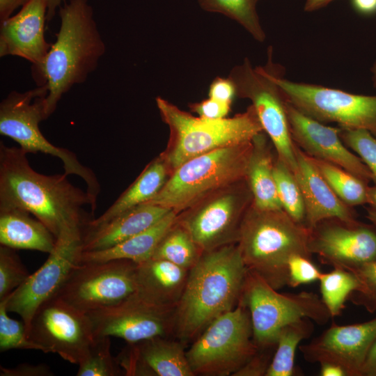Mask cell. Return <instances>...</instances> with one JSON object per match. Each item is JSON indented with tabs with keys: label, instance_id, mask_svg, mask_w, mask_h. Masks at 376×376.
I'll return each mask as SVG.
<instances>
[{
	"label": "cell",
	"instance_id": "6da1fadb",
	"mask_svg": "<svg viewBox=\"0 0 376 376\" xmlns=\"http://www.w3.org/2000/svg\"><path fill=\"white\" fill-rule=\"evenodd\" d=\"M21 148L0 142V206L29 212L56 237L63 230H85L96 206L88 193L74 186L67 175H45L29 164Z\"/></svg>",
	"mask_w": 376,
	"mask_h": 376
},
{
	"label": "cell",
	"instance_id": "7a4b0ae2",
	"mask_svg": "<svg viewBox=\"0 0 376 376\" xmlns=\"http://www.w3.org/2000/svg\"><path fill=\"white\" fill-rule=\"evenodd\" d=\"M246 272L237 243L203 252L189 270L175 308V337L185 345L216 318L235 308Z\"/></svg>",
	"mask_w": 376,
	"mask_h": 376
},
{
	"label": "cell",
	"instance_id": "3957f363",
	"mask_svg": "<svg viewBox=\"0 0 376 376\" xmlns=\"http://www.w3.org/2000/svg\"><path fill=\"white\" fill-rule=\"evenodd\" d=\"M59 16L56 41L42 64L32 67L38 86L47 88V118L55 111L63 95L86 81L106 51L88 0L65 1L59 8Z\"/></svg>",
	"mask_w": 376,
	"mask_h": 376
},
{
	"label": "cell",
	"instance_id": "277c9868",
	"mask_svg": "<svg viewBox=\"0 0 376 376\" xmlns=\"http://www.w3.org/2000/svg\"><path fill=\"white\" fill-rule=\"evenodd\" d=\"M310 233V228L283 209L261 210L251 203L242 220L237 243L246 269L279 290L288 285L291 256L311 258Z\"/></svg>",
	"mask_w": 376,
	"mask_h": 376
},
{
	"label": "cell",
	"instance_id": "5b68a950",
	"mask_svg": "<svg viewBox=\"0 0 376 376\" xmlns=\"http://www.w3.org/2000/svg\"><path fill=\"white\" fill-rule=\"evenodd\" d=\"M155 100L169 128L168 146L161 156L171 172L194 157L250 142L264 132L252 105L233 117L212 120L194 116L161 97Z\"/></svg>",
	"mask_w": 376,
	"mask_h": 376
},
{
	"label": "cell",
	"instance_id": "8992f818",
	"mask_svg": "<svg viewBox=\"0 0 376 376\" xmlns=\"http://www.w3.org/2000/svg\"><path fill=\"white\" fill-rule=\"evenodd\" d=\"M252 141L214 150L183 162L147 203L178 214L214 192L245 180Z\"/></svg>",
	"mask_w": 376,
	"mask_h": 376
},
{
	"label": "cell",
	"instance_id": "52a82bcc",
	"mask_svg": "<svg viewBox=\"0 0 376 376\" xmlns=\"http://www.w3.org/2000/svg\"><path fill=\"white\" fill-rule=\"evenodd\" d=\"M47 93L45 85L24 92H10L0 103V134L12 139L28 154L40 152L59 158L64 173L81 178L97 206L100 185L94 172L80 163L74 152L50 143L40 130L39 123L47 119L45 100Z\"/></svg>",
	"mask_w": 376,
	"mask_h": 376
},
{
	"label": "cell",
	"instance_id": "ba28073f",
	"mask_svg": "<svg viewBox=\"0 0 376 376\" xmlns=\"http://www.w3.org/2000/svg\"><path fill=\"white\" fill-rule=\"evenodd\" d=\"M239 302L249 312L253 338L259 348L275 347L278 334L290 323L308 318L324 324L331 318L315 293H281L248 269Z\"/></svg>",
	"mask_w": 376,
	"mask_h": 376
},
{
	"label": "cell",
	"instance_id": "9c48e42d",
	"mask_svg": "<svg viewBox=\"0 0 376 376\" xmlns=\"http://www.w3.org/2000/svg\"><path fill=\"white\" fill-rule=\"evenodd\" d=\"M247 308L239 302L213 320L186 352L194 375H233L258 350Z\"/></svg>",
	"mask_w": 376,
	"mask_h": 376
},
{
	"label": "cell",
	"instance_id": "30bf717a",
	"mask_svg": "<svg viewBox=\"0 0 376 376\" xmlns=\"http://www.w3.org/2000/svg\"><path fill=\"white\" fill-rule=\"evenodd\" d=\"M287 100L306 116L346 130L363 129L376 136V95L351 93L323 86L284 79L265 67Z\"/></svg>",
	"mask_w": 376,
	"mask_h": 376
},
{
	"label": "cell",
	"instance_id": "8fae6325",
	"mask_svg": "<svg viewBox=\"0 0 376 376\" xmlns=\"http://www.w3.org/2000/svg\"><path fill=\"white\" fill-rule=\"evenodd\" d=\"M253 201L245 180L225 187L178 214L177 222L203 252L237 243L243 217Z\"/></svg>",
	"mask_w": 376,
	"mask_h": 376
},
{
	"label": "cell",
	"instance_id": "7c38bea8",
	"mask_svg": "<svg viewBox=\"0 0 376 376\" xmlns=\"http://www.w3.org/2000/svg\"><path fill=\"white\" fill-rule=\"evenodd\" d=\"M236 96L251 102L264 132L270 139L277 157L294 173L297 169L294 143L286 110V98L265 67L253 68L249 58L230 70Z\"/></svg>",
	"mask_w": 376,
	"mask_h": 376
},
{
	"label": "cell",
	"instance_id": "4fadbf2b",
	"mask_svg": "<svg viewBox=\"0 0 376 376\" xmlns=\"http://www.w3.org/2000/svg\"><path fill=\"white\" fill-rule=\"evenodd\" d=\"M136 266L124 259L80 263L55 295L86 313L116 305L136 292Z\"/></svg>",
	"mask_w": 376,
	"mask_h": 376
},
{
	"label": "cell",
	"instance_id": "5bb4252c",
	"mask_svg": "<svg viewBox=\"0 0 376 376\" xmlns=\"http://www.w3.org/2000/svg\"><path fill=\"white\" fill-rule=\"evenodd\" d=\"M84 233L80 228L62 230L43 265L9 295L8 311L22 318L26 335L38 308L58 292L81 263Z\"/></svg>",
	"mask_w": 376,
	"mask_h": 376
},
{
	"label": "cell",
	"instance_id": "9a60e30c",
	"mask_svg": "<svg viewBox=\"0 0 376 376\" xmlns=\"http://www.w3.org/2000/svg\"><path fill=\"white\" fill-rule=\"evenodd\" d=\"M27 336L43 347L45 353L57 354L63 359L77 365L95 339L88 313L57 295L48 299L38 308Z\"/></svg>",
	"mask_w": 376,
	"mask_h": 376
},
{
	"label": "cell",
	"instance_id": "2e32d148",
	"mask_svg": "<svg viewBox=\"0 0 376 376\" xmlns=\"http://www.w3.org/2000/svg\"><path fill=\"white\" fill-rule=\"evenodd\" d=\"M175 308L148 302L134 293L116 305L88 315L95 337H118L133 344L173 334Z\"/></svg>",
	"mask_w": 376,
	"mask_h": 376
},
{
	"label": "cell",
	"instance_id": "e0dca14e",
	"mask_svg": "<svg viewBox=\"0 0 376 376\" xmlns=\"http://www.w3.org/2000/svg\"><path fill=\"white\" fill-rule=\"evenodd\" d=\"M308 246L322 263L352 271L376 258V227L326 220L311 229Z\"/></svg>",
	"mask_w": 376,
	"mask_h": 376
},
{
	"label": "cell",
	"instance_id": "ac0fdd59",
	"mask_svg": "<svg viewBox=\"0 0 376 376\" xmlns=\"http://www.w3.org/2000/svg\"><path fill=\"white\" fill-rule=\"evenodd\" d=\"M375 340L376 316L363 322L347 325L333 323L320 336L299 345V349L309 363H334L342 367L347 376H361Z\"/></svg>",
	"mask_w": 376,
	"mask_h": 376
},
{
	"label": "cell",
	"instance_id": "d6986e66",
	"mask_svg": "<svg viewBox=\"0 0 376 376\" xmlns=\"http://www.w3.org/2000/svg\"><path fill=\"white\" fill-rule=\"evenodd\" d=\"M286 110L292 139L306 154L338 166L367 184L372 181L367 166L345 146L340 127L327 126L306 116L287 99Z\"/></svg>",
	"mask_w": 376,
	"mask_h": 376
},
{
	"label": "cell",
	"instance_id": "ffe728a7",
	"mask_svg": "<svg viewBox=\"0 0 376 376\" xmlns=\"http://www.w3.org/2000/svg\"><path fill=\"white\" fill-rule=\"evenodd\" d=\"M47 12V0H30L16 15L1 22L0 56H19L32 67L42 64L52 45L45 37Z\"/></svg>",
	"mask_w": 376,
	"mask_h": 376
},
{
	"label": "cell",
	"instance_id": "44dd1931",
	"mask_svg": "<svg viewBox=\"0 0 376 376\" xmlns=\"http://www.w3.org/2000/svg\"><path fill=\"white\" fill-rule=\"evenodd\" d=\"M116 359L128 375H194L185 345L179 340H170L168 336L128 344Z\"/></svg>",
	"mask_w": 376,
	"mask_h": 376
},
{
	"label": "cell",
	"instance_id": "7402d4cb",
	"mask_svg": "<svg viewBox=\"0 0 376 376\" xmlns=\"http://www.w3.org/2000/svg\"><path fill=\"white\" fill-rule=\"evenodd\" d=\"M297 169L293 173L305 205L304 225L310 229L322 221L335 219L347 224L359 223L350 206L343 203L323 178L312 158L296 144Z\"/></svg>",
	"mask_w": 376,
	"mask_h": 376
},
{
	"label": "cell",
	"instance_id": "603a6c76",
	"mask_svg": "<svg viewBox=\"0 0 376 376\" xmlns=\"http://www.w3.org/2000/svg\"><path fill=\"white\" fill-rule=\"evenodd\" d=\"M171 210L145 203L134 207L96 228H86L83 251H95L112 247L150 228Z\"/></svg>",
	"mask_w": 376,
	"mask_h": 376
},
{
	"label": "cell",
	"instance_id": "cb8c5ba5",
	"mask_svg": "<svg viewBox=\"0 0 376 376\" xmlns=\"http://www.w3.org/2000/svg\"><path fill=\"white\" fill-rule=\"evenodd\" d=\"M189 270L165 260L150 258L137 263L136 292L139 298L162 306H176Z\"/></svg>",
	"mask_w": 376,
	"mask_h": 376
},
{
	"label": "cell",
	"instance_id": "d4e9b609",
	"mask_svg": "<svg viewBox=\"0 0 376 376\" xmlns=\"http://www.w3.org/2000/svg\"><path fill=\"white\" fill-rule=\"evenodd\" d=\"M56 237L38 219L22 209L0 206V244L13 249L49 253Z\"/></svg>",
	"mask_w": 376,
	"mask_h": 376
},
{
	"label": "cell",
	"instance_id": "484cf974",
	"mask_svg": "<svg viewBox=\"0 0 376 376\" xmlns=\"http://www.w3.org/2000/svg\"><path fill=\"white\" fill-rule=\"evenodd\" d=\"M171 171L159 155L150 162L137 178L99 217L93 219L86 228L101 226L120 214L154 198L168 180Z\"/></svg>",
	"mask_w": 376,
	"mask_h": 376
},
{
	"label": "cell",
	"instance_id": "4316f807",
	"mask_svg": "<svg viewBox=\"0 0 376 376\" xmlns=\"http://www.w3.org/2000/svg\"><path fill=\"white\" fill-rule=\"evenodd\" d=\"M178 214L169 211L161 220L134 236L104 250L83 251L81 263L129 260L140 263L152 258L158 244L176 223Z\"/></svg>",
	"mask_w": 376,
	"mask_h": 376
},
{
	"label": "cell",
	"instance_id": "83f0119b",
	"mask_svg": "<svg viewBox=\"0 0 376 376\" xmlns=\"http://www.w3.org/2000/svg\"><path fill=\"white\" fill-rule=\"evenodd\" d=\"M252 143L246 175L252 204L261 210H281L273 172L274 159L265 132L255 136Z\"/></svg>",
	"mask_w": 376,
	"mask_h": 376
},
{
	"label": "cell",
	"instance_id": "f1b7e54d",
	"mask_svg": "<svg viewBox=\"0 0 376 376\" xmlns=\"http://www.w3.org/2000/svg\"><path fill=\"white\" fill-rule=\"evenodd\" d=\"M314 330L313 321L303 318L283 327L278 334L275 351L265 376H292L295 374V354L301 341Z\"/></svg>",
	"mask_w": 376,
	"mask_h": 376
},
{
	"label": "cell",
	"instance_id": "f546056e",
	"mask_svg": "<svg viewBox=\"0 0 376 376\" xmlns=\"http://www.w3.org/2000/svg\"><path fill=\"white\" fill-rule=\"evenodd\" d=\"M203 253L189 233L176 221L158 244L152 258L165 260L190 270Z\"/></svg>",
	"mask_w": 376,
	"mask_h": 376
},
{
	"label": "cell",
	"instance_id": "4dcf8cb0",
	"mask_svg": "<svg viewBox=\"0 0 376 376\" xmlns=\"http://www.w3.org/2000/svg\"><path fill=\"white\" fill-rule=\"evenodd\" d=\"M311 158L323 178L343 203L350 207L367 203L366 182L338 166Z\"/></svg>",
	"mask_w": 376,
	"mask_h": 376
},
{
	"label": "cell",
	"instance_id": "1f68e13d",
	"mask_svg": "<svg viewBox=\"0 0 376 376\" xmlns=\"http://www.w3.org/2000/svg\"><path fill=\"white\" fill-rule=\"evenodd\" d=\"M318 281L321 299L331 318L341 313L345 301L359 287L355 274L340 267H334L331 272L322 273Z\"/></svg>",
	"mask_w": 376,
	"mask_h": 376
},
{
	"label": "cell",
	"instance_id": "d6a6232c",
	"mask_svg": "<svg viewBox=\"0 0 376 376\" xmlns=\"http://www.w3.org/2000/svg\"><path fill=\"white\" fill-rule=\"evenodd\" d=\"M198 2L205 10L219 13L236 21L258 42L265 40L266 35L254 0H198Z\"/></svg>",
	"mask_w": 376,
	"mask_h": 376
},
{
	"label": "cell",
	"instance_id": "836d02e7",
	"mask_svg": "<svg viewBox=\"0 0 376 376\" xmlns=\"http://www.w3.org/2000/svg\"><path fill=\"white\" fill-rule=\"evenodd\" d=\"M273 172L278 196L283 210L294 221L304 224V201L293 173L278 157L274 159Z\"/></svg>",
	"mask_w": 376,
	"mask_h": 376
},
{
	"label": "cell",
	"instance_id": "e575fe53",
	"mask_svg": "<svg viewBox=\"0 0 376 376\" xmlns=\"http://www.w3.org/2000/svg\"><path fill=\"white\" fill-rule=\"evenodd\" d=\"M77 376H117L122 368L111 353L110 337H95L85 357L78 364Z\"/></svg>",
	"mask_w": 376,
	"mask_h": 376
},
{
	"label": "cell",
	"instance_id": "d590c367",
	"mask_svg": "<svg viewBox=\"0 0 376 376\" xmlns=\"http://www.w3.org/2000/svg\"><path fill=\"white\" fill-rule=\"evenodd\" d=\"M9 295L0 300V351L19 349L45 352L43 347L28 338L23 321H17L8 315Z\"/></svg>",
	"mask_w": 376,
	"mask_h": 376
},
{
	"label": "cell",
	"instance_id": "8d00e7d4",
	"mask_svg": "<svg viewBox=\"0 0 376 376\" xmlns=\"http://www.w3.org/2000/svg\"><path fill=\"white\" fill-rule=\"evenodd\" d=\"M30 274L13 249L0 246V300L7 297Z\"/></svg>",
	"mask_w": 376,
	"mask_h": 376
},
{
	"label": "cell",
	"instance_id": "74e56055",
	"mask_svg": "<svg viewBox=\"0 0 376 376\" xmlns=\"http://www.w3.org/2000/svg\"><path fill=\"white\" fill-rule=\"evenodd\" d=\"M340 136L345 145L351 148L370 170L376 185V136L363 129L340 128Z\"/></svg>",
	"mask_w": 376,
	"mask_h": 376
},
{
	"label": "cell",
	"instance_id": "f35d334b",
	"mask_svg": "<svg viewBox=\"0 0 376 376\" xmlns=\"http://www.w3.org/2000/svg\"><path fill=\"white\" fill-rule=\"evenodd\" d=\"M352 272L357 276L359 287L352 293L350 300L363 307L369 313L376 311V258L356 267Z\"/></svg>",
	"mask_w": 376,
	"mask_h": 376
},
{
	"label": "cell",
	"instance_id": "ab89813d",
	"mask_svg": "<svg viewBox=\"0 0 376 376\" xmlns=\"http://www.w3.org/2000/svg\"><path fill=\"white\" fill-rule=\"evenodd\" d=\"M322 273L311 258L294 255L288 262V285L295 288L313 283L319 280Z\"/></svg>",
	"mask_w": 376,
	"mask_h": 376
},
{
	"label": "cell",
	"instance_id": "60d3db41",
	"mask_svg": "<svg viewBox=\"0 0 376 376\" xmlns=\"http://www.w3.org/2000/svg\"><path fill=\"white\" fill-rule=\"evenodd\" d=\"M232 103L209 97L189 105L190 109L199 117L217 120L226 118L230 111Z\"/></svg>",
	"mask_w": 376,
	"mask_h": 376
},
{
	"label": "cell",
	"instance_id": "b9f144b4",
	"mask_svg": "<svg viewBox=\"0 0 376 376\" xmlns=\"http://www.w3.org/2000/svg\"><path fill=\"white\" fill-rule=\"evenodd\" d=\"M271 348H259L257 352L233 375L263 376L265 375L272 356L268 352Z\"/></svg>",
	"mask_w": 376,
	"mask_h": 376
},
{
	"label": "cell",
	"instance_id": "7bdbcfd3",
	"mask_svg": "<svg viewBox=\"0 0 376 376\" xmlns=\"http://www.w3.org/2000/svg\"><path fill=\"white\" fill-rule=\"evenodd\" d=\"M235 96H236L235 87L229 77H217L210 86L209 97L232 103Z\"/></svg>",
	"mask_w": 376,
	"mask_h": 376
},
{
	"label": "cell",
	"instance_id": "ee69618b",
	"mask_svg": "<svg viewBox=\"0 0 376 376\" xmlns=\"http://www.w3.org/2000/svg\"><path fill=\"white\" fill-rule=\"evenodd\" d=\"M1 376H52L54 373L45 364L22 363L13 368L1 367Z\"/></svg>",
	"mask_w": 376,
	"mask_h": 376
},
{
	"label": "cell",
	"instance_id": "f6af8a7d",
	"mask_svg": "<svg viewBox=\"0 0 376 376\" xmlns=\"http://www.w3.org/2000/svg\"><path fill=\"white\" fill-rule=\"evenodd\" d=\"M30 0H0L1 22L12 16L13 13L19 6H24Z\"/></svg>",
	"mask_w": 376,
	"mask_h": 376
},
{
	"label": "cell",
	"instance_id": "bcb514c9",
	"mask_svg": "<svg viewBox=\"0 0 376 376\" xmlns=\"http://www.w3.org/2000/svg\"><path fill=\"white\" fill-rule=\"evenodd\" d=\"M361 376H376V340L367 356Z\"/></svg>",
	"mask_w": 376,
	"mask_h": 376
},
{
	"label": "cell",
	"instance_id": "7dc6e473",
	"mask_svg": "<svg viewBox=\"0 0 376 376\" xmlns=\"http://www.w3.org/2000/svg\"><path fill=\"white\" fill-rule=\"evenodd\" d=\"M354 10L360 14L372 15L376 14V0H351Z\"/></svg>",
	"mask_w": 376,
	"mask_h": 376
},
{
	"label": "cell",
	"instance_id": "c3c4849f",
	"mask_svg": "<svg viewBox=\"0 0 376 376\" xmlns=\"http://www.w3.org/2000/svg\"><path fill=\"white\" fill-rule=\"evenodd\" d=\"M321 376H347L344 369L340 366L330 362L320 363Z\"/></svg>",
	"mask_w": 376,
	"mask_h": 376
},
{
	"label": "cell",
	"instance_id": "681fc988",
	"mask_svg": "<svg viewBox=\"0 0 376 376\" xmlns=\"http://www.w3.org/2000/svg\"><path fill=\"white\" fill-rule=\"evenodd\" d=\"M335 0H306L304 10L311 12L322 8Z\"/></svg>",
	"mask_w": 376,
	"mask_h": 376
},
{
	"label": "cell",
	"instance_id": "f907efd6",
	"mask_svg": "<svg viewBox=\"0 0 376 376\" xmlns=\"http://www.w3.org/2000/svg\"><path fill=\"white\" fill-rule=\"evenodd\" d=\"M66 0H47V21H51L56 14V9L60 8L61 3Z\"/></svg>",
	"mask_w": 376,
	"mask_h": 376
},
{
	"label": "cell",
	"instance_id": "816d5d0a",
	"mask_svg": "<svg viewBox=\"0 0 376 376\" xmlns=\"http://www.w3.org/2000/svg\"><path fill=\"white\" fill-rule=\"evenodd\" d=\"M367 204L376 210V185L368 186L367 188Z\"/></svg>",
	"mask_w": 376,
	"mask_h": 376
},
{
	"label": "cell",
	"instance_id": "f5cc1de1",
	"mask_svg": "<svg viewBox=\"0 0 376 376\" xmlns=\"http://www.w3.org/2000/svg\"><path fill=\"white\" fill-rule=\"evenodd\" d=\"M366 217L375 227H376V210H375L371 207L367 208Z\"/></svg>",
	"mask_w": 376,
	"mask_h": 376
},
{
	"label": "cell",
	"instance_id": "db71d44e",
	"mask_svg": "<svg viewBox=\"0 0 376 376\" xmlns=\"http://www.w3.org/2000/svg\"><path fill=\"white\" fill-rule=\"evenodd\" d=\"M370 70L372 72V80L373 82V85L374 86H376V60L374 62Z\"/></svg>",
	"mask_w": 376,
	"mask_h": 376
},
{
	"label": "cell",
	"instance_id": "11a10c76",
	"mask_svg": "<svg viewBox=\"0 0 376 376\" xmlns=\"http://www.w3.org/2000/svg\"><path fill=\"white\" fill-rule=\"evenodd\" d=\"M254 1L257 3L258 0H254Z\"/></svg>",
	"mask_w": 376,
	"mask_h": 376
}]
</instances>
